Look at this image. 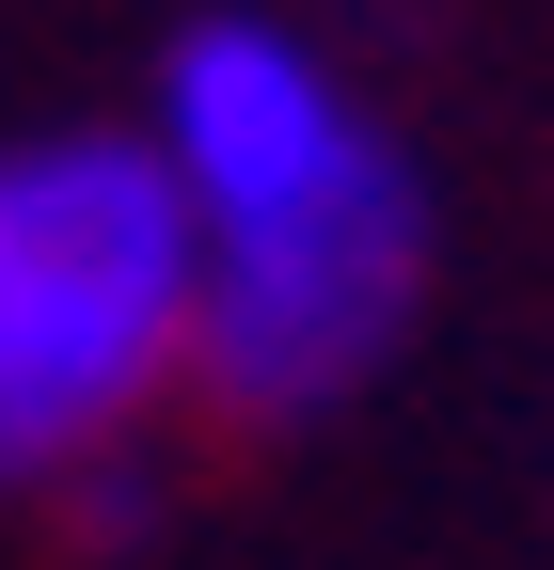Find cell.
I'll use <instances>...</instances> for the list:
<instances>
[{
	"label": "cell",
	"mask_w": 554,
	"mask_h": 570,
	"mask_svg": "<svg viewBox=\"0 0 554 570\" xmlns=\"http://www.w3.org/2000/svg\"><path fill=\"white\" fill-rule=\"evenodd\" d=\"M190 381V206L159 142H0V475H80Z\"/></svg>",
	"instance_id": "cell-2"
},
{
	"label": "cell",
	"mask_w": 554,
	"mask_h": 570,
	"mask_svg": "<svg viewBox=\"0 0 554 570\" xmlns=\"http://www.w3.org/2000/svg\"><path fill=\"white\" fill-rule=\"evenodd\" d=\"M144 142L190 206V381L238 428H301L380 381L428 285V190L349 111V80L269 17H206L159 63Z\"/></svg>",
	"instance_id": "cell-1"
}]
</instances>
